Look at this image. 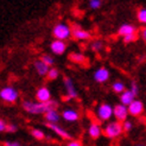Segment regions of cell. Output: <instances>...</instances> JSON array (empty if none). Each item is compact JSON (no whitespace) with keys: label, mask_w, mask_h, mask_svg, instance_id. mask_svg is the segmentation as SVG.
<instances>
[{"label":"cell","mask_w":146,"mask_h":146,"mask_svg":"<svg viewBox=\"0 0 146 146\" xmlns=\"http://www.w3.org/2000/svg\"><path fill=\"white\" fill-rule=\"evenodd\" d=\"M57 107V102L51 99L49 102L40 104V102H32V101H24L23 108L30 114H45L50 109Z\"/></svg>","instance_id":"cell-1"},{"label":"cell","mask_w":146,"mask_h":146,"mask_svg":"<svg viewBox=\"0 0 146 146\" xmlns=\"http://www.w3.org/2000/svg\"><path fill=\"white\" fill-rule=\"evenodd\" d=\"M52 35L56 40H62L64 42L65 39H68L71 37V29L69 25L64 24V23H60L57 24L54 30H52Z\"/></svg>","instance_id":"cell-2"},{"label":"cell","mask_w":146,"mask_h":146,"mask_svg":"<svg viewBox=\"0 0 146 146\" xmlns=\"http://www.w3.org/2000/svg\"><path fill=\"white\" fill-rule=\"evenodd\" d=\"M102 133H104L107 138H109V139H114V138L119 137L122 133L121 123L118 122V121L109 122L108 125H106V127L102 129Z\"/></svg>","instance_id":"cell-3"},{"label":"cell","mask_w":146,"mask_h":146,"mask_svg":"<svg viewBox=\"0 0 146 146\" xmlns=\"http://www.w3.org/2000/svg\"><path fill=\"white\" fill-rule=\"evenodd\" d=\"M0 98H1L3 101L11 104V102H16L18 100L19 93L14 87L9 86V87H5V88H3L0 90Z\"/></svg>","instance_id":"cell-4"},{"label":"cell","mask_w":146,"mask_h":146,"mask_svg":"<svg viewBox=\"0 0 146 146\" xmlns=\"http://www.w3.org/2000/svg\"><path fill=\"white\" fill-rule=\"evenodd\" d=\"M96 114L100 121H107L113 116V107L109 104H101L98 107Z\"/></svg>","instance_id":"cell-5"},{"label":"cell","mask_w":146,"mask_h":146,"mask_svg":"<svg viewBox=\"0 0 146 146\" xmlns=\"http://www.w3.org/2000/svg\"><path fill=\"white\" fill-rule=\"evenodd\" d=\"M113 115L115 116V119L118 122H123L125 120H127L128 116V112H127V107L123 105H116L115 107H113Z\"/></svg>","instance_id":"cell-6"},{"label":"cell","mask_w":146,"mask_h":146,"mask_svg":"<svg viewBox=\"0 0 146 146\" xmlns=\"http://www.w3.org/2000/svg\"><path fill=\"white\" fill-rule=\"evenodd\" d=\"M71 29V36L74 37L75 39H78V40H87L92 37V35L89 31H86L83 29H81L77 25H72Z\"/></svg>","instance_id":"cell-7"},{"label":"cell","mask_w":146,"mask_h":146,"mask_svg":"<svg viewBox=\"0 0 146 146\" xmlns=\"http://www.w3.org/2000/svg\"><path fill=\"white\" fill-rule=\"evenodd\" d=\"M127 112L133 116H139L144 112V104L140 100H134L132 104L127 106Z\"/></svg>","instance_id":"cell-8"},{"label":"cell","mask_w":146,"mask_h":146,"mask_svg":"<svg viewBox=\"0 0 146 146\" xmlns=\"http://www.w3.org/2000/svg\"><path fill=\"white\" fill-rule=\"evenodd\" d=\"M109 76H111V74H109V70L107 68H105V67L99 68L95 72H94V80H95L96 82H99V83L107 82L109 80Z\"/></svg>","instance_id":"cell-9"},{"label":"cell","mask_w":146,"mask_h":146,"mask_svg":"<svg viewBox=\"0 0 146 146\" xmlns=\"http://www.w3.org/2000/svg\"><path fill=\"white\" fill-rule=\"evenodd\" d=\"M50 50L52 51L55 55H63L67 50V43L62 40H54L50 44Z\"/></svg>","instance_id":"cell-10"},{"label":"cell","mask_w":146,"mask_h":146,"mask_svg":"<svg viewBox=\"0 0 146 146\" xmlns=\"http://www.w3.org/2000/svg\"><path fill=\"white\" fill-rule=\"evenodd\" d=\"M64 87H65V92H67V95H68V100L77 98L78 94H77V90L75 89V86L72 83L71 78L64 77Z\"/></svg>","instance_id":"cell-11"},{"label":"cell","mask_w":146,"mask_h":146,"mask_svg":"<svg viewBox=\"0 0 146 146\" xmlns=\"http://www.w3.org/2000/svg\"><path fill=\"white\" fill-rule=\"evenodd\" d=\"M36 99L40 104H45V102H49L51 100V93L46 87H40L36 93Z\"/></svg>","instance_id":"cell-12"},{"label":"cell","mask_w":146,"mask_h":146,"mask_svg":"<svg viewBox=\"0 0 146 146\" xmlns=\"http://www.w3.org/2000/svg\"><path fill=\"white\" fill-rule=\"evenodd\" d=\"M46 126L51 129V131H54V132L58 135V137H61L62 139H70L71 138V135L67 132V131H65L64 128H62L61 126H58L57 123H46Z\"/></svg>","instance_id":"cell-13"},{"label":"cell","mask_w":146,"mask_h":146,"mask_svg":"<svg viewBox=\"0 0 146 146\" xmlns=\"http://www.w3.org/2000/svg\"><path fill=\"white\" fill-rule=\"evenodd\" d=\"M62 118L68 122H76L80 119V114L74 109H65L62 113Z\"/></svg>","instance_id":"cell-14"},{"label":"cell","mask_w":146,"mask_h":146,"mask_svg":"<svg viewBox=\"0 0 146 146\" xmlns=\"http://www.w3.org/2000/svg\"><path fill=\"white\" fill-rule=\"evenodd\" d=\"M133 33H137V27L132 24H123L118 30V35H120L121 37H125V36L133 35Z\"/></svg>","instance_id":"cell-15"},{"label":"cell","mask_w":146,"mask_h":146,"mask_svg":"<svg viewBox=\"0 0 146 146\" xmlns=\"http://www.w3.org/2000/svg\"><path fill=\"white\" fill-rule=\"evenodd\" d=\"M88 133H89L90 138H93V139H98V138H100V135L102 134V128L100 126V123L92 122L90 126H89V129H88Z\"/></svg>","instance_id":"cell-16"},{"label":"cell","mask_w":146,"mask_h":146,"mask_svg":"<svg viewBox=\"0 0 146 146\" xmlns=\"http://www.w3.org/2000/svg\"><path fill=\"white\" fill-rule=\"evenodd\" d=\"M44 115H45V119H46L48 123H57L61 119V116L58 114V112L56 111V108L50 109V111H48Z\"/></svg>","instance_id":"cell-17"},{"label":"cell","mask_w":146,"mask_h":146,"mask_svg":"<svg viewBox=\"0 0 146 146\" xmlns=\"http://www.w3.org/2000/svg\"><path fill=\"white\" fill-rule=\"evenodd\" d=\"M135 100V96L133 95L132 93H131L129 90H125L123 93H121V95H120V101H121V105L123 106H128L131 105L132 102Z\"/></svg>","instance_id":"cell-18"},{"label":"cell","mask_w":146,"mask_h":146,"mask_svg":"<svg viewBox=\"0 0 146 146\" xmlns=\"http://www.w3.org/2000/svg\"><path fill=\"white\" fill-rule=\"evenodd\" d=\"M33 65H35V69L37 70V72L39 75H42V76H45L46 74H48V71H49V67L46 64H44L40 60H36L35 61V63H33Z\"/></svg>","instance_id":"cell-19"},{"label":"cell","mask_w":146,"mask_h":146,"mask_svg":"<svg viewBox=\"0 0 146 146\" xmlns=\"http://www.w3.org/2000/svg\"><path fill=\"white\" fill-rule=\"evenodd\" d=\"M69 58H70L71 62L77 63V64H83V63H86V57H84L82 54H80V52H72V54H70Z\"/></svg>","instance_id":"cell-20"},{"label":"cell","mask_w":146,"mask_h":146,"mask_svg":"<svg viewBox=\"0 0 146 146\" xmlns=\"http://www.w3.org/2000/svg\"><path fill=\"white\" fill-rule=\"evenodd\" d=\"M31 134H32V137L35 138V139H37V140H43L45 138L44 132H43L42 129H38V128L31 129Z\"/></svg>","instance_id":"cell-21"},{"label":"cell","mask_w":146,"mask_h":146,"mask_svg":"<svg viewBox=\"0 0 146 146\" xmlns=\"http://www.w3.org/2000/svg\"><path fill=\"white\" fill-rule=\"evenodd\" d=\"M112 88H113V90H114L115 93H119V94H121V93H123V92L126 90L125 84H123L122 82H120V81L114 82L113 86H112Z\"/></svg>","instance_id":"cell-22"},{"label":"cell","mask_w":146,"mask_h":146,"mask_svg":"<svg viewBox=\"0 0 146 146\" xmlns=\"http://www.w3.org/2000/svg\"><path fill=\"white\" fill-rule=\"evenodd\" d=\"M58 75H60V72H58V70H57L56 68H50V69H49V71H48V74H46L48 78H49V80H51V81H54V80H56V78L58 77Z\"/></svg>","instance_id":"cell-23"},{"label":"cell","mask_w":146,"mask_h":146,"mask_svg":"<svg viewBox=\"0 0 146 146\" xmlns=\"http://www.w3.org/2000/svg\"><path fill=\"white\" fill-rule=\"evenodd\" d=\"M137 18L139 20V23L145 24L146 23V10L145 9H140L137 13Z\"/></svg>","instance_id":"cell-24"},{"label":"cell","mask_w":146,"mask_h":146,"mask_svg":"<svg viewBox=\"0 0 146 146\" xmlns=\"http://www.w3.org/2000/svg\"><path fill=\"white\" fill-rule=\"evenodd\" d=\"M40 61H42L43 63H44V64H46L49 68L54 64V58L51 57L50 55H43V56L40 57Z\"/></svg>","instance_id":"cell-25"},{"label":"cell","mask_w":146,"mask_h":146,"mask_svg":"<svg viewBox=\"0 0 146 146\" xmlns=\"http://www.w3.org/2000/svg\"><path fill=\"white\" fill-rule=\"evenodd\" d=\"M123 39V43H126V44H129V43H133L138 39V32L137 33H133V35H128V36H125V37H122Z\"/></svg>","instance_id":"cell-26"},{"label":"cell","mask_w":146,"mask_h":146,"mask_svg":"<svg viewBox=\"0 0 146 146\" xmlns=\"http://www.w3.org/2000/svg\"><path fill=\"white\" fill-rule=\"evenodd\" d=\"M121 127H122V131H125V132H129L131 129L133 127V123L131 122L129 120H125L123 122H121Z\"/></svg>","instance_id":"cell-27"},{"label":"cell","mask_w":146,"mask_h":146,"mask_svg":"<svg viewBox=\"0 0 146 146\" xmlns=\"http://www.w3.org/2000/svg\"><path fill=\"white\" fill-rule=\"evenodd\" d=\"M102 48H104V44H102V42L101 40H95V42H93L92 43V50L93 51H100Z\"/></svg>","instance_id":"cell-28"},{"label":"cell","mask_w":146,"mask_h":146,"mask_svg":"<svg viewBox=\"0 0 146 146\" xmlns=\"http://www.w3.org/2000/svg\"><path fill=\"white\" fill-rule=\"evenodd\" d=\"M101 5H102L101 0H90V1H89V7H90V9H93V10L100 9Z\"/></svg>","instance_id":"cell-29"},{"label":"cell","mask_w":146,"mask_h":146,"mask_svg":"<svg viewBox=\"0 0 146 146\" xmlns=\"http://www.w3.org/2000/svg\"><path fill=\"white\" fill-rule=\"evenodd\" d=\"M129 92L132 93L135 98L138 96V94H139V87H138L137 82H132V83H131V89H129Z\"/></svg>","instance_id":"cell-30"},{"label":"cell","mask_w":146,"mask_h":146,"mask_svg":"<svg viewBox=\"0 0 146 146\" xmlns=\"http://www.w3.org/2000/svg\"><path fill=\"white\" fill-rule=\"evenodd\" d=\"M17 129H18V127L16 125H6V128H5L6 132H10V133L17 132Z\"/></svg>","instance_id":"cell-31"},{"label":"cell","mask_w":146,"mask_h":146,"mask_svg":"<svg viewBox=\"0 0 146 146\" xmlns=\"http://www.w3.org/2000/svg\"><path fill=\"white\" fill-rule=\"evenodd\" d=\"M4 146H23V145L18 141H6L4 144Z\"/></svg>","instance_id":"cell-32"},{"label":"cell","mask_w":146,"mask_h":146,"mask_svg":"<svg viewBox=\"0 0 146 146\" xmlns=\"http://www.w3.org/2000/svg\"><path fill=\"white\" fill-rule=\"evenodd\" d=\"M67 146H82V143L78 141V140H71V141L68 143Z\"/></svg>","instance_id":"cell-33"},{"label":"cell","mask_w":146,"mask_h":146,"mask_svg":"<svg viewBox=\"0 0 146 146\" xmlns=\"http://www.w3.org/2000/svg\"><path fill=\"white\" fill-rule=\"evenodd\" d=\"M5 128H6V123H5V121L0 119V132H4Z\"/></svg>","instance_id":"cell-34"},{"label":"cell","mask_w":146,"mask_h":146,"mask_svg":"<svg viewBox=\"0 0 146 146\" xmlns=\"http://www.w3.org/2000/svg\"><path fill=\"white\" fill-rule=\"evenodd\" d=\"M140 36H141V38H143L144 40L146 39V29H145V27L140 30Z\"/></svg>","instance_id":"cell-35"},{"label":"cell","mask_w":146,"mask_h":146,"mask_svg":"<svg viewBox=\"0 0 146 146\" xmlns=\"http://www.w3.org/2000/svg\"><path fill=\"white\" fill-rule=\"evenodd\" d=\"M137 146H145V145H137Z\"/></svg>","instance_id":"cell-36"}]
</instances>
